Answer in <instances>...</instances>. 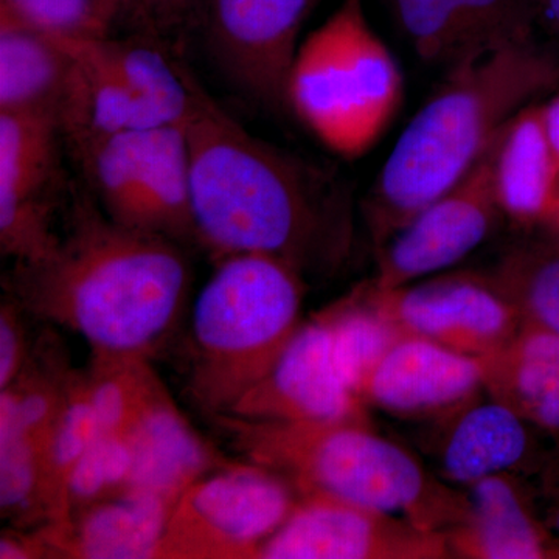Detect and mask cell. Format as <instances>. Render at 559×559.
Wrapping results in <instances>:
<instances>
[{
	"mask_svg": "<svg viewBox=\"0 0 559 559\" xmlns=\"http://www.w3.org/2000/svg\"><path fill=\"white\" fill-rule=\"evenodd\" d=\"M226 414L255 421L370 423L334 358L329 311L301 323L277 362Z\"/></svg>",
	"mask_w": 559,
	"mask_h": 559,
	"instance_id": "obj_14",
	"label": "cell"
},
{
	"mask_svg": "<svg viewBox=\"0 0 559 559\" xmlns=\"http://www.w3.org/2000/svg\"><path fill=\"white\" fill-rule=\"evenodd\" d=\"M0 10L66 40L105 38L124 17L114 0H0Z\"/></svg>",
	"mask_w": 559,
	"mask_h": 559,
	"instance_id": "obj_30",
	"label": "cell"
},
{
	"mask_svg": "<svg viewBox=\"0 0 559 559\" xmlns=\"http://www.w3.org/2000/svg\"><path fill=\"white\" fill-rule=\"evenodd\" d=\"M448 532L423 530L404 518L348 500L299 492L288 520L257 559H448Z\"/></svg>",
	"mask_w": 559,
	"mask_h": 559,
	"instance_id": "obj_11",
	"label": "cell"
},
{
	"mask_svg": "<svg viewBox=\"0 0 559 559\" xmlns=\"http://www.w3.org/2000/svg\"><path fill=\"white\" fill-rule=\"evenodd\" d=\"M499 135L457 186L378 250L377 275L370 280L374 288H400L447 270L487 240L503 215L496 186Z\"/></svg>",
	"mask_w": 559,
	"mask_h": 559,
	"instance_id": "obj_13",
	"label": "cell"
},
{
	"mask_svg": "<svg viewBox=\"0 0 559 559\" xmlns=\"http://www.w3.org/2000/svg\"><path fill=\"white\" fill-rule=\"evenodd\" d=\"M421 60L455 68L489 51L527 43L535 0H392Z\"/></svg>",
	"mask_w": 559,
	"mask_h": 559,
	"instance_id": "obj_16",
	"label": "cell"
},
{
	"mask_svg": "<svg viewBox=\"0 0 559 559\" xmlns=\"http://www.w3.org/2000/svg\"><path fill=\"white\" fill-rule=\"evenodd\" d=\"M187 142L197 241L216 260L266 253L304 274L344 255L349 205L341 180L250 134L187 62Z\"/></svg>",
	"mask_w": 559,
	"mask_h": 559,
	"instance_id": "obj_1",
	"label": "cell"
},
{
	"mask_svg": "<svg viewBox=\"0 0 559 559\" xmlns=\"http://www.w3.org/2000/svg\"><path fill=\"white\" fill-rule=\"evenodd\" d=\"M479 362L492 400L528 425L559 432V334L522 320L509 344Z\"/></svg>",
	"mask_w": 559,
	"mask_h": 559,
	"instance_id": "obj_21",
	"label": "cell"
},
{
	"mask_svg": "<svg viewBox=\"0 0 559 559\" xmlns=\"http://www.w3.org/2000/svg\"><path fill=\"white\" fill-rule=\"evenodd\" d=\"M299 491L257 463H229L183 491L156 559H255L296 509Z\"/></svg>",
	"mask_w": 559,
	"mask_h": 559,
	"instance_id": "obj_8",
	"label": "cell"
},
{
	"mask_svg": "<svg viewBox=\"0 0 559 559\" xmlns=\"http://www.w3.org/2000/svg\"><path fill=\"white\" fill-rule=\"evenodd\" d=\"M72 66L64 40L0 10V110L58 120Z\"/></svg>",
	"mask_w": 559,
	"mask_h": 559,
	"instance_id": "obj_24",
	"label": "cell"
},
{
	"mask_svg": "<svg viewBox=\"0 0 559 559\" xmlns=\"http://www.w3.org/2000/svg\"><path fill=\"white\" fill-rule=\"evenodd\" d=\"M544 121H546L547 135L559 162V94L549 103L543 106Z\"/></svg>",
	"mask_w": 559,
	"mask_h": 559,
	"instance_id": "obj_36",
	"label": "cell"
},
{
	"mask_svg": "<svg viewBox=\"0 0 559 559\" xmlns=\"http://www.w3.org/2000/svg\"><path fill=\"white\" fill-rule=\"evenodd\" d=\"M404 97L399 61L371 27L364 0H342L301 40L288 79V108L344 159L373 148Z\"/></svg>",
	"mask_w": 559,
	"mask_h": 559,
	"instance_id": "obj_6",
	"label": "cell"
},
{
	"mask_svg": "<svg viewBox=\"0 0 559 559\" xmlns=\"http://www.w3.org/2000/svg\"><path fill=\"white\" fill-rule=\"evenodd\" d=\"M62 142L53 116L0 110V250L16 263L46 259L60 242Z\"/></svg>",
	"mask_w": 559,
	"mask_h": 559,
	"instance_id": "obj_12",
	"label": "cell"
},
{
	"mask_svg": "<svg viewBox=\"0 0 559 559\" xmlns=\"http://www.w3.org/2000/svg\"><path fill=\"white\" fill-rule=\"evenodd\" d=\"M318 0H202L198 27L218 68L264 108H288L301 25Z\"/></svg>",
	"mask_w": 559,
	"mask_h": 559,
	"instance_id": "obj_10",
	"label": "cell"
},
{
	"mask_svg": "<svg viewBox=\"0 0 559 559\" xmlns=\"http://www.w3.org/2000/svg\"><path fill=\"white\" fill-rule=\"evenodd\" d=\"M86 380L102 436L127 437L165 389L146 356H92Z\"/></svg>",
	"mask_w": 559,
	"mask_h": 559,
	"instance_id": "obj_27",
	"label": "cell"
},
{
	"mask_svg": "<svg viewBox=\"0 0 559 559\" xmlns=\"http://www.w3.org/2000/svg\"><path fill=\"white\" fill-rule=\"evenodd\" d=\"M202 0H139L134 16L151 38L168 43L198 27Z\"/></svg>",
	"mask_w": 559,
	"mask_h": 559,
	"instance_id": "obj_33",
	"label": "cell"
},
{
	"mask_svg": "<svg viewBox=\"0 0 559 559\" xmlns=\"http://www.w3.org/2000/svg\"><path fill=\"white\" fill-rule=\"evenodd\" d=\"M334 358L342 378L359 399L364 381L393 344L406 336L367 301L362 285L326 308Z\"/></svg>",
	"mask_w": 559,
	"mask_h": 559,
	"instance_id": "obj_28",
	"label": "cell"
},
{
	"mask_svg": "<svg viewBox=\"0 0 559 559\" xmlns=\"http://www.w3.org/2000/svg\"><path fill=\"white\" fill-rule=\"evenodd\" d=\"M528 423L506 404L479 400L436 419L430 451L454 484H476L524 465L532 451Z\"/></svg>",
	"mask_w": 559,
	"mask_h": 559,
	"instance_id": "obj_18",
	"label": "cell"
},
{
	"mask_svg": "<svg viewBox=\"0 0 559 559\" xmlns=\"http://www.w3.org/2000/svg\"><path fill=\"white\" fill-rule=\"evenodd\" d=\"M469 488L468 520L448 532L452 558H559L557 539L533 516L510 474L485 477Z\"/></svg>",
	"mask_w": 559,
	"mask_h": 559,
	"instance_id": "obj_20",
	"label": "cell"
},
{
	"mask_svg": "<svg viewBox=\"0 0 559 559\" xmlns=\"http://www.w3.org/2000/svg\"><path fill=\"white\" fill-rule=\"evenodd\" d=\"M558 468L551 471L550 476L547 477V491L550 495V510H549V520L551 524V530L557 532L558 550H559V463Z\"/></svg>",
	"mask_w": 559,
	"mask_h": 559,
	"instance_id": "obj_37",
	"label": "cell"
},
{
	"mask_svg": "<svg viewBox=\"0 0 559 559\" xmlns=\"http://www.w3.org/2000/svg\"><path fill=\"white\" fill-rule=\"evenodd\" d=\"M131 466L132 454L127 437L100 433L70 476L66 498L68 524L79 511L92 503L124 491Z\"/></svg>",
	"mask_w": 559,
	"mask_h": 559,
	"instance_id": "obj_32",
	"label": "cell"
},
{
	"mask_svg": "<svg viewBox=\"0 0 559 559\" xmlns=\"http://www.w3.org/2000/svg\"><path fill=\"white\" fill-rule=\"evenodd\" d=\"M249 462L282 474L299 492H322L385 511L430 532L468 520L471 499L430 474L370 423L255 421L215 415Z\"/></svg>",
	"mask_w": 559,
	"mask_h": 559,
	"instance_id": "obj_4",
	"label": "cell"
},
{
	"mask_svg": "<svg viewBox=\"0 0 559 559\" xmlns=\"http://www.w3.org/2000/svg\"><path fill=\"white\" fill-rule=\"evenodd\" d=\"M536 13L543 11L547 20L559 28V0H535Z\"/></svg>",
	"mask_w": 559,
	"mask_h": 559,
	"instance_id": "obj_38",
	"label": "cell"
},
{
	"mask_svg": "<svg viewBox=\"0 0 559 559\" xmlns=\"http://www.w3.org/2000/svg\"><path fill=\"white\" fill-rule=\"evenodd\" d=\"M0 558H51V554L40 530L35 533L5 532L0 538Z\"/></svg>",
	"mask_w": 559,
	"mask_h": 559,
	"instance_id": "obj_35",
	"label": "cell"
},
{
	"mask_svg": "<svg viewBox=\"0 0 559 559\" xmlns=\"http://www.w3.org/2000/svg\"><path fill=\"white\" fill-rule=\"evenodd\" d=\"M103 213L130 229L197 241L190 151L183 124L127 131L79 159Z\"/></svg>",
	"mask_w": 559,
	"mask_h": 559,
	"instance_id": "obj_7",
	"label": "cell"
},
{
	"mask_svg": "<svg viewBox=\"0 0 559 559\" xmlns=\"http://www.w3.org/2000/svg\"><path fill=\"white\" fill-rule=\"evenodd\" d=\"M489 278L522 320L559 334V252L518 248L507 253Z\"/></svg>",
	"mask_w": 559,
	"mask_h": 559,
	"instance_id": "obj_29",
	"label": "cell"
},
{
	"mask_svg": "<svg viewBox=\"0 0 559 559\" xmlns=\"http://www.w3.org/2000/svg\"><path fill=\"white\" fill-rule=\"evenodd\" d=\"M558 81L559 61L532 40L451 68L401 132L364 202L377 252L457 186L509 121Z\"/></svg>",
	"mask_w": 559,
	"mask_h": 559,
	"instance_id": "obj_3",
	"label": "cell"
},
{
	"mask_svg": "<svg viewBox=\"0 0 559 559\" xmlns=\"http://www.w3.org/2000/svg\"><path fill=\"white\" fill-rule=\"evenodd\" d=\"M191 311L190 390L209 415L226 414L272 369L301 326L304 274L266 253L216 260Z\"/></svg>",
	"mask_w": 559,
	"mask_h": 559,
	"instance_id": "obj_5",
	"label": "cell"
},
{
	"mask_svg": "<svg viewBox=\"0 0 559 559\" xmlns=\"http://www.w3.org/2000/svg\"><path fill=\"white\" fill-rule=\"evenodd\" d=\"M24 310L11 297L0 307V389L9 388L31 360Z\"/></svg>",
	"mask_w": 559,
	"mask_h": 559,
	"instance_id": "obj_34",
	"label": "cell"
},
{
	"mask_svg": "<svg viewBox=\"0 0 559 559\" xmlns=\"http://www.w3.org/2000/svg\"><path fill=\"white\" fill-rule=\"evenodd\" d=\"M190 263L179 242L114 223L79 200L46 259L16 263L9 296L40 320L79 334L92 356H146L178 325Z\"/></svg>",
	"mask_w": 559,
	"mask_h": 559,
	"instance_id": "obj_2",
	"label": "cell"
},
{
	"mask_svg": "<svg viewBox=\"0 0 559 559\" xmlns=\"http://www.w3.org/2000/svg\"><path fill=\"white\" fill-rule=\"evenodd\" d=\"M496 186L503 215L522 226L543 223L559 193V162L543 106L530 105L500 132Z\"/></svg>",
	"mask_w": 559,
	"mask_h": 559,
	"instance_id": "obj_23",
	"label": "cell"
},
{
	"mask_svg": "<svg viewBox=\"0 0 559 559\" xmlns=\"http://www.w3.org/2000/svg\"><path fill=\"white\" fill-rule=\"evenodd\" d=\"M64 43L72 51L73 66L58 109V124L75 159L121 132L167 127L146 103L69 40Z\"/></svg>",
	"mask_w": 559,
	"mask_h": 559,
	"instance_id": "obj_22",
	"label": "cell"
},
{
	"mask_svg": "<svg viewBox=\"0 0 559 559\" xmlns=\"http://www.w3.org/2000/svg\"><path fill=\"white\" fill-rule=\"evenodd\" d=\"M543 223L549 226V229L554 231L555 238L559 241V193Z\"/></svg>",
	"mask_w": 559,
	"mask_h": 559,
	"instance_id": "obj_39",
	"label": "cell"
},
{
	"mask_svg": "<svg viewBox=\"0 0 559 559\" xmlns=\"http://www.w3.org/2000/svg\"><path fill=\"white\" fill-rule=\"evenodd\" d=\"M176 502L145 491H121L79 511L62 528L43 525L51 558L150 559Z\"/></svg>",
	"mask_w": 559,
	"mask_h": 559,
	"instance_id": "obj_17",
	"label": "cell"
},
{
	"mask_svg": "<svg viewBox=\"0 0 559 559\" xmlns=\"http://www.w3.org/2000/svg\"><path fill=\"white\" fill-rule=\"evenodd\" d=\"M481 392L479 359L406 334L371 370L359 400L395 417L436 421L479 400Z\"/></svg>",
	"mask_w": 559,
	"mask_h": 559,
	"instance_id": "obj_15",
	"label": "cell"
},
{
	"mask_svg": "<svg viewBox=\"0 0 559 559\" xmlns=\"http://www.w3.org/2000/svg\"><path fill=\"white\" fill-rule=\"evenodd\" d=\"M0 509L16 524H46L43 447L24 436H0Z\"/></svg>",
	"mask_w": 559,
	"mask_h": 559,
	"instance_id": "obj_31",
	"label": "cell"
},
{
	"mask_svg": "<svg viewBox=\"0 0 559 559\" xmlns=\"http://www.w3.org/2000/svg\"><path fill=\"white\" fill-rule=\"evenodd\" d=\"M69 43L146 103L162 123H186L190 90L182 61L162 49V40L105 36Z\"/></svg>",
	"mask_w": 559,
	"mask_h": 559,
	"instance_id": "obj_25",
	"label": "cell"
},
{
	"mask_svg": "<svg viewBox=\"0 0 559 559\" xmlns=\"http://www.w3.org/2000/svg\"><path fill=\"white\" fill-rule=\"evenodd\" d=\"M364 296L404 334L423 337L471 358L509 344L522 318L488 274L452 272L393 289L364 283Z\"/></svg>",
	"mask_w": 559,
	"mask_h": 559,
	"instance_id": "obj_9",
	"label": "cell"
},
{
	"mask_svg": "<svg viewBox=\"0 0 559 559\" xmlns=\"http://www.w3.org/2000/svg\"><path fill=\"white\" fill-rule=\"evenodd\" d=\"M127 440L132 466L124 491L153 492L173 502L205 474L231 463L193 429L167 389L143 412Z\"/></svg>",
	"mask_w": 559,
	"mask_h": 559,
	"instance_id": "obj_19",
	"label": "cell"
},
{
	"mask_svg": "<svg viewBox=\"0 0 559 559\" xmlns=\"http://www.w3.org/2000/svg\"><path fill=\"white\" fill-rule=\"evenodd\" d=\"M98 432L90 399L86 371L73 370L68 393L49 439L44 444V500L47 521L44 525L62 528L68 524L66 498L73 469L90 450Z\"/></svg>",
	"mask_w": 559,
	"mask_h": 559,
	"instance_id": "obj_26",
	"label": "cell"
}]
</instances>
